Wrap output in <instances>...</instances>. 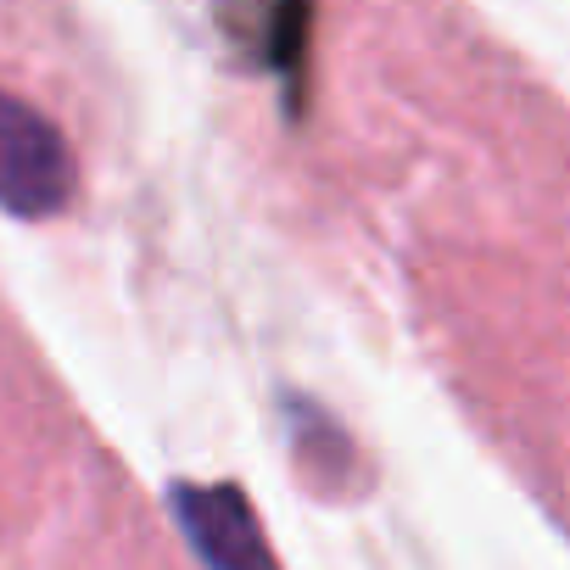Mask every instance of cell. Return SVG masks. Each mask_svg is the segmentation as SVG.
Instances as JSON below:
<instances>
[{
  "instance_id": "cell-1",
  "label": "cell",
  "mask_w": 570,
  "mask_h": 570,
  "mask_svg": "<svg viewBox=\"0 0 570 570\" xmlns=\"http://www.w3.org/2000/svg\"><path fill=\"white\" fill-rule=\"evenodd\" d=\"M73 185V146L62 140V129L0 90V207L18 218H51L68 207Z\"/></svg>"
},
{
  "instance_id": "cell-2",
  "label": "cell",
  "mask_w": 570,
  "mask_h": 570,
  "mask_svg": "<svg viewBox=\"0 0 570 570\" xmlns=\"http://www.w3.org/2000/svg\"><path fill=\"white\" fill-rule=\"evenodd\" d=\"M174 520H179V531L190 537V548L207 570H279L246 492L229 487V481L174 487Z\"/></svg>"
}]
</instances>
